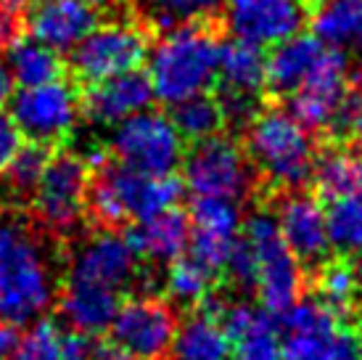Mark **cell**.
Returning a JSON list of instances; mask_svg holds the SVG:
<instances>
[{"label": "cell", "mask_w": 362, "mask_h": 360, "mask_svg": "<svg viewBox=\"0 0 362 360\" xmlns=\"http://www.w3.org/2000/svg\"><path fill=\"white\" fill-rule=\"evenodd\" d=\"M312 27L322 43L362 56V0H320Z\"/></svg>", "instance_id": "28"}, {"label": "cell", "mask_w": 362, "mask_h": 360, "mask_svg": "<svg viewBox=\"0 0 362 360\" xmlns=\"http://www.w3.org/2000/svg\"><path fill=\"white\" fill-rule=\"evenodd\" d=\"M241 225L243 218L238 201L217 199V196H196L191 207L188 257L217 279L225 270L233 244L241 236Z\"/></svg>", "instance_id": "17"}, {"label": "cell", "mask_w": 362, "mask_h": 360, "mask_svg": "<svg viewBox=\"0 0 362 360\" xmlns=\"http://www.w3.org/2000/svg\"><path fill=\"white\" fill-rule=\"evenodd\" d=\"M211 283H214V276L206 273V270L193 262L191 257L185 260H175L164 276V289H167V297L175 305H202L204 297L211 291Z\"/></svg>", "instance_id": "33"}, {"label": "cell", "mask_w": 362, "mask_h": 360, "mask_svg": "<svg viewBox=\"0 0 362 360\" xmlns=\"http://www.w3.org/2000/svg\"><path fill=\"white\" fill-rule=\"evenodd\" d=\"M310 183L315 186V196L325 201L362 191V146L349 140H333V146L317 151Z\"/></svg>", "instance_id": "25"}, {"label": "cell", "mask_w": 362, "mask_h": 360, "mask_svg": "<svg viewBox=\"0 0 362 360\" xmlns=\"http://www.w3.org/2000/svg\"><path fill=\"white\" fill-rule=\"evenodd\" d=\"M53 300L56 273L40 236L19 218H0V323H32Z\"/></svg>", "instance_id": "1"}, {"label": "cell", "mask_w": 362, "mask_h": 360, "mask_svg": "<svg viewBox=\"0 0 362 360\" xmlns=\"http://www.w3.org/2000/svg\"><path fill=\"white\" fill-rule=\"evenodd\" d=\"M27 24L35 40L56 53H71L98 24V6L93 0H35Z\"/></svg>", "instance_id": "19"}, {"label": "cell", "mask_w": 362, "mask_h": 360, "mask_svg": "<svg viewBox=\"0 0 362 360\" xmlns=\"http://www.w3.org/2000/svg\"><path fill=\"white\" fill-rule=\"evenodd\" d=\"M64 331L53 320H32L30 329L16 337L8 360H66L64 358Z\"/></svg>", "instance_id": "34"}, {"label": "cell", "mask_w": 362, "mask_h": 360, "mask_svg": "<svg viewBox=\"0 0 362 360\" xmlns=\"http://www.w3.org/2000/svg\"><path fill=\"white\" fill-rule=\"evenodd\" d=\"M222 273L228 276V281H230L235 289L254 291V286H257V260H254V252L249 247V241L243 239V233L233 244Z\"/></svg>", "instance_id": "36"}, {"label": "cell", "mask_w": 362, "mask_h": 360, "mask_svg": "<svg viewBox=\"0 0 362 360\" xmlns=\"http://www.w3.org/2000/svg\"><path fill=\"white\" fill-rule=\"evenodd\" d=\"M182 172L185 186L196 196L241 201L257 186V170L246 149L225 135L199 140L191 154L182 157Z\"/></svg>", "instance_id": "9"}, {"label": "cell", "mask_w": 362, "mask_h": 360, "mask_svg": "<svg viewBox=\"0 0 362 360\" xmlns=\"http://www.w3.org/2000/svg\"><path fill=\"white\" fill-rule=\"evenodd\" d=\"M3 59H6L13 85H21V88L59 80L61 72H64L59 53L48 45H42L40 40H35L32 35L30 38H24V35L11 38L6 43V56Z\"/></svg>", "instance_id": "27"}, {"label": "cell", "mask_w": 362, "mask_h": 360, "mask_svg": "<svg viewBox=\"0 0 362 360\" xmlns=\"http://www.w3.org/2000/svg\"><path fill=\"white\" fill-rule=\"evenodd\" d=\"M148 82L153 99L167 106L209 93L217 80L220 38L206 24H188L167 30L148 50Z\"/></svg>", "instance_id": "2"}, {"label": "cell", "mask_w": 362, "mask_h": 360, "mask_svg": "<svg viewBox=\"0 0 362 360\" xmlns=\"http://www.w3.org/2000/svg\"><path fill=\"white\" fill-rule=\"evenodd\" d=\"M278 318L283 360H362L360 334L320 300H299Z\"/></svg>", "instance_id": "6"}, {"label": "cell", "mask_w": 362, "mask_h": 360, "mask_svg": "<svg viewBox=\"0 0 362 360\" xmlns=\"http://www.w3.org/2000/svg\"><path fill=\"white\" fill-rule=\"evenodd\" d=\"M119 291L82 283V281H69L59 294V313L64 323L77 334L98 337L109 331L111 320L119 310Z\"/></svg>", "instance_id": "23"}, {"label": "cell", "mask_w": 362, "mask_h": 360, "mask_svg": "<svg viewBox=\"0 0 362 360\" xmlns=\"http://www.w3.org/2000/svg\"><path fill=\"white\" fill-rule=\"evenodd\" d=\"M257 260V297L264 313L278 318L304 294V265L286 247L278 218L267 210H254L241 225Z\"/></svg>", "instance_id": "5"}, {"label": "cell", "mask_w": 362, "mask_h": 360, "mask_svg": "<svg viewBox=\"0 0 362 360\" xmlns=\"http://www.w3.org/2000/svg\"><path fill=\"white\" fill-rule=\"evenodd\" d=\"M217 101L225 114V125H249L259 111L264 90V53L246 40L220 43L217 61Z\"/></svg>", "instance_id": "13"}, {"label": "cell", "mask_w": 362, "mask_h": 360, "mask_svg": "<svg viewBox=\"0 0 362 360\" xmlns=\"http://www.w3.org/2000/svg\"><path fill=\"white\" fill-rule=\"evenodd\" d=\"M90 164L77 154H56L32 191V215L45 233L69 236L88 215Z\"/></svg>", "instance_id": "7"}, {"label": "cell", "mask_w": 362, "mask_h": 360, "mask_svg": "<svg viewBox=\"0 0 362 360\" xmlns=\"http://www.w3.org/2000/svg\"><path fill=\"white\" fill-rule=\"evenodd\" d=\"M93 352H95V339L88 334L71 331L64 337V358L66 360H93Z\"/></svg>", "instance_id": "38"}, {"label": "cell", "mask_w": 362, "mask_h": 360, "mask_svg": "<svg viewBox=\"0 0 362 360\" xmlns=\"http://www.w3.org/2000/svg\"><path fill=\"white\" fill-rule=\"evenodd\" d=\"M328 223V239L331 249L344 257H360L362 254V191L349 193L344 199L331 201L325 210Z\"/></svg>", "instance_id": "31"}, {"label": "cell", "mask_w": 362, "mask_h": 360, "mask_svg": "<svg viewBox=\"0 0 362 360\" xmlns=\"http://www.w3.org/2000/svg\"><path fill=\"white\" fill-rule=\"evenodd\" d=\"M191 239V218L177 207L159 212L153 218L135 223L130 230V241L138 257L148 260L151 265H172L188 252Z\"/></svg>", "instance_id": "22"}, {"label": "cell", "mask_w": 362, "mask_h": 360, "mask_svg": "<svg viewBox=\"0 0 362 360\" xmlns=\"http://www.w3.org/2000/svg\"><path fill=\"white\" fill-rule=\"evenodd\" d=\"M182 183L175 175H146L124 164H101L90 178L88 212L103 228L141 223L177 207Z\"/></svg>", "instance_id": "4"}, {"label": "cell", "mask_w": 362, "mask_h": 360, "mask_svg": "<svg viewBox=\"0 0 362 360\" xmlns=\"http://www.w3.org/2000/svg\"><path fill=\"white\" fill-rule=\"evenodd\" d=\"M153 90L151 82L141 72H124L117 77L90 82L88 93L82 96V114L95 125L114 128L138 111L151 109Z\"/></svg>", "instance_id": "20"}, {"label": "cell", "mask_w": 362, "mask_h": 360, "mask_svg": "<svg viewBox=\"0 0 362 360\" xmlns=\"http://www.w3.org/2000/svg\"><path fill=\"white\" fill-rule=\"evenodd\" d=\"M222 9L233 38L257 48L288 40L307 24L304 0H225Z\"/></svg>", "instance_id": "16"}, {"label": "cell", "mask_w": 362, "mask_h": 360, "mask_svg": "<svg viewBox=\"0 0 362 360\" xmlns=\"http://www.w3.org/2000/svg\"><path fill=\"white\" fill-rule=\"evenodd\" d=\"M0 6L8 11V13H21L35 6V0H0Z\"/></svg>", "instance_id": "41"}, {"label": "cell", "mask_w": 362, "mask_h": 360, "mask_svg": "<svg viewBox=\"0 0 362 360\" xmlns=\"http://www.w3.org/2000/svg\"><path fill=\"white\" fill-rule=\"evenodd\" d=\"M325 45L328 43H322L317 35H304V32L272 45V53L264 59V88L272 96L288 99L317 64Z\"/></svg>", "instance_id": "24"}, {"label": "cell", "mask_w": 362, "mask_h": 360, "mask_svg": "<svg viewBox=\"0 0 362 360\" xmlns=\"http://www.w3.org/2000/svg\"><path fill=\"white\" fill-rule=\"evenodd\" d=\"M177 329L180 318L170 300L141 294L119 305L109 326V342L130 360H167Z\"/></svg>", "instance_id": "11"}, {"label": "cell", "mask_w": 362, "mask_h": 360, "mask_svg": "<svg viewBox=\"0 0 362 360\" xmlns=\"http://www.w3.org/2000/svg\"><path fill=\"white\" fill-rule=\"evenodd\" d=\"M352 85V67L349 53L325 45L322 56L304 82L288 96V111L302 122L307 130L320 133L331 128L344 96Z\"/></svg>", "instance_id": "14"}, {"label": "cell", "mask_w": 362, "mask_h": 360, "mask_svg": "<svg viewBox=\"0 0 362 360\" xmlns=\"http://www.w3.org/2000/svg\"><path fill=\"white\" fill-rule=\"evenodd\" d=\"M246 154L264 183L278 191L307 186L317 159V146L288 109H262L246 125Z\"/></svg>", "instance_id": "3"}, {"label": "cell", "mask_w": 362, "mask_h": 360, "mask_svg": "<svg viewBox=\"0 0 362 360\" xmlns=\"http://www.w3.org/2000/svg\"><path fill=\"white\" fill-rule=\"evenodd\" d=\"M11 117L24 138L32 143L53 146L74 133L82 114V99L66 80H51L32 88H21L11 96Z\"/></svg>", "instance_id": "10"}, {"label": "cell", "mask_w": 362, "mask_h": 360, "mask_svg": "<svg viewBox=\"0 0 362 360\" xmlns=\"http://www.w3.org/2000/svg\"><path fill=\"white\" fill-rule=\"evenodd\" d=\"M275 218L281 225L283 241L291 254L302 262L304 270H315L331 260V239H328V223L320 196L307 191H283L275 204Z\"/></svg>", "instance_id": "18"}, {"label": "cell", "mask_w": 362, "mask_h": 360, "mask_svg": "<svg viewBox=\"0 0 362 360\" xmlns=\"http://www.w3.org/2000/svg\"><path fill=\"white\" fill-rule=\"evenodd\" d=\"M16 331L8 323H0V360H8L11 352H13V344H16Z\"/></svg>", "instance_id": "39"}, {"label": "cell", "mask_w": 362, "mask_h": 360, "mask_svg": "<svg viewBox=\"0 0 362 360\" xmlns=\"http://www.w3.org/2000/svg\"><path fill=\"white\" fill-rule=\"evenodd\" d=\"M217 320L233 342V360H283L278 323L249 302H220Z\"/></svg>", "instance_id": "21"}, {"label": "cell", "mask_w": 362, "mask_h": 360, "mask_svg": "<svg viewBox=\"0 0 362 360\" xmlns=\"http://www.w3.org/2000/svg\"><path fill=\"white\" fill-rule=\"evenodd\" d=\"M11 90H13V80H11V74H8L6 59L0 56V103L11 99Z\"/></svg>", "instance_id": "40"}, {"label": "cell", "mask_w": 362, "mask_h": 360, "mask_svg": "<svg viewBox=\"0 0 362 360\" xmlns=\"http://www.w3.org/2000/svg\"><path fill=\"white\" fill-rule=\"evenodd\" d=\"M315 289H317V300L344 320L346 315H352L360 302V270L349 260H328L315 270Z\"/></svg>", "instance_id": "29"}, {"label": "cell", "mask_w": 362, "mask_h": 360, "mask_svg": "<svg viewBox=\"0 0 362 360\" xmlns=\"http://www.w3.org/2000/svg\"><path fill=\"white\" fill-rule=\"evenodd\" d=\"M225 0H138L141 16L156 30H175L188 24H206L211 21Z\"/></svg>", "instance_id": "30"}, {"label": "cell", "mask_w": 362, "mask_h": 360, "mask_svg": "<svg viewBox=\"0 0 362 360\" xmlns=\"http://www.w3.org/2000/svg\"><path fill=\"white\" fill-rule=\"evenodd\" d=\"M172 109H175L172 122L180 130L182 140L188 138L193 143H199V140L220 135V130L225 128V114H222L220 101H217V96H209V93L193 96V99L182 101Z\"/></svg>", "instance_id": "32"}, {"label": "cell", "mask_w": 362, "mask_h": 360, "mask_svg": "<svg viewBox=\"0 0 362 360\" xmlns=\"http://www.w3.org/2000/svg\"><path fill=\"white\" fill-rule=\"evenodd\" d=\"M66 279L122 291L141 279V257L132 247L130 236L103 228L74 247L69 254Z\"/></svg>", "instance_id": "15"}, {"label": "cell", "mask_w": 362, "mask_h": 360, "mask_svg": "<svg viewBox=\"0 0 362 360\" xmlns=\"http://www.w3.org/2000/svg\"><path fill=\"white\" fill-rule=\"evenodd\" d=\"M51 162V154H48V146L42 143H24L16 157L11 159V164L6 167V180H8V189L13 193H32L35 186L40 183L42 172Z\"/></svg>", "instance_id": "35"}, {"label": "cell", "mask_w": 362, "mask_h": 360, "mask_svg": "<svg viewBox=\"0 0 362 360\" xmlns=\"http://www.w3.org/2000/svg\"><path fill=\"white\" fill-rule=\"evenodd\" d=\"M111 154L146 175H172L182 164V135L172 117L146 109L111 128Z\"/></svg>", "instance_id": "8"}, {"label": "cell", "mask_w": 362, "mask_h": 360, "mask_svg": "<svg viewBox=\"0 0 362 360\" xmlns=\"http://www.w3.org/2000/svg\"><path fill=\"white\" fill-rule=\"evenodd\" d=\"M148 56V38L135 21L95 24L71 50V69L82 82H98L135 72Z\"/></svg>", "instance_id": "12"}, {"label": "cell", "mask_w": 362, "mask_h": 360, "mask_svg": "<svg viewBox=\"0 0 362 360\" xmlns=\"http://www.w3.org/2000/svg\"><path fill=\"white\" fill-rule=\"evenodd\" d=\"M170 360H233V342L217 318L204 310L180 323L170 347Z\"/></svg>", "instance_id": "26"}, {"label": "cell", "mask_w": 362, "mask_h": 360, "mask_svg": "<svg viewBox=\"0 0 362 360\" xmlns=\"http://www.w3.org/2000/svg\"><path fill=\"white\" fill-rule=\"evenodd\" d=\"M24 146V135L16 128V122L8 111L0 109V172H6L11 159L16 157V151Z\"/></svg>", "instance_id": "37"}]
</instances>
